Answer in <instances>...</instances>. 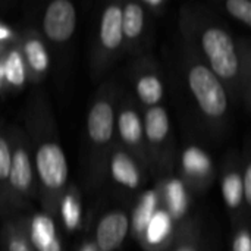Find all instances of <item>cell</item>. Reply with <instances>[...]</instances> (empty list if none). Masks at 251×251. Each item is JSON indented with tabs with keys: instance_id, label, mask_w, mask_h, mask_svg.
I'll use <instances>...</instances> for the list:
<instances>
[{
	"instance_id": "obj_1",
	"label": "cell",
	"mask_w": 251,
	"mask_h": 251,
	"mask_svg": "<svg viewBox=\"0 0 251 251\" xmlns=\"http://www.w3.org/2000/svg\"><path fill=\"white\" fill-rule=\"evenodd\" d=\"M188 84L203 113L210 118H219L226 112L228 100L225 90L209 68L203 65L191 68Z\"/></svg>"
},
{
	"instance_id": "obj_2",
	"label": "cell",
	"mask_w": 251,
	"mask_h": 251,
	"mask_svg": "<svg viewBox=\"0 0 251 251\" xmlns=\"http://www.w3.org/2000/svg\"><path fill=\"white\" fill-rule=\"evenodd\" d=\"M201 46L210 60L216 76L229 79L238 72V56L231 35L221 28H209L203 32Z\"/></svg>"
},
{
	"instance_id": "obj_3",
	"label": "cell",
	"mask_w": 251,
	"mask_h": 251,
	"mask_svg": "<svg viewBox=\"0 0 251 251\" xmlns=\"http://www.w3.org/2000/svg\"><path fill=\"white\" fill-rule=\"evenodd\" d=\"M35 165L41 182L51 190L65 185L68 179V162L63 150L53 143L40 146L35 154Z\"/></svg>"
},
{
	"instance_id": "obj_4",
	"label": "cell",
	"mask_w": 251,
	"mask_h": 251,
	"mask_svg": "<svg viewBox=\"0 0 251 251\" xmlns=\"http://www.w3.org/2000/svg\"><path fill=\"white\" fill-rule=\"evenodd\" d=\"M76 26V12L71 1L54 0L51 1L44 13L43 28L46 35L56 43L69 40Z\"/></svg>"
},
{
	"instance_id": "obj_5",
	"label": "cell",
	"mask_w": 251,
	"mask_h": 251,
	"mask_svg": "<svg viewBox=\"0 0 251 251\" xmlns=\"http://www.w3.org/2000/svg\"><path fill=\"white\" fill-rule=\"evenodd\" d=\"M128 218L115 212L106 215L97 226V244L103 251L116 250L128 234Z\"/></svg>"
},
{
	"instance_id": "obj_6",
	"label": "cell",
	"mask_w": 251,
	"mask_h": 251,
	"mask_svg": "<svg viewBox=\"0 0 251 251\" xmlns=\"http://www.w3.org/2000/svg\"><path fill=\"white\" fill-rule=\"evenodd\" d=\"M87 128L91 140L97 144H104L113 134V109L107 101H99L88 113Z\"/></svg>"
},
{
	"instance_id": "obj_7",
	"label": "cell",
	"mask_w": 251,
	"mask_h": 251,
	"mask_svg": "<svg viewBox=\"0 0 251 251\" xmlns=\"http://www.w3.org/2000/svg\"><path fill=\"white\" fill-rule=\"evenodd\" d=\"M100 41L109 50H115L122 43V9L116 4L109 6L101 16Z\"/></svg>"
},
{
	"instance_id": "obj_8",
	"label": "cell",
	"mask_w": 251,
	"mask_h": 251,
	"mask_svg": "<svg viewBox=\"0 0 251 251\" xmlns=\"http://www.w3.org/2000/svg\"><path fill=\"white\" fill-rule=\"evenodd\" d=\"M31 240L40 251H60L54 224L47 216L40 215L34 218L31 225Z\"/></svg>"
},
{
	"instance_id": "obj_9",
	"label": "cell",
	"mask_w": 251,
	"mask_h": 251,
	"mask_svg": "<svg viewBox=\"0 0 251 251\" xmlns=\"http://www.w3.org/2000/svg\"><path fill=\"white\" fill-rule=\"evenodd\" d=\"M9 179L12 185L16 190H26L31 184L32 179V171H31V163L24 150H16L12 156V163H10V171H9Z\"/></svg>"
},
{
	"instance_id": "obj_10",
	"label": "cell",
	"mask_w": 251,
	"mask_h": 251,
	"mask_svg": "<svg viewBox=\"0 0 251 251\" xmlns=\"http://www.w3.org/2000/svg\"><path fill=\"white\" fill-rule=\"evenodd\" d=\"M112 175L119 184L128 188H135L140 182V175L135 163L124 153L115 154L112 160Z\"/></svg>"
},
{
	"instance_id": "obj_11",
	"label": "cell",
	"mask_w": 251,
	"mask_h": 251,
	"mask_svg": "<svg viewBox=\"0 0 251 251\" xmlns=\"http://www.w3.org/2000/svg\"><path fill=\"white\" fill-rule=\"evenodd\" d=\"M169 132V118L163 107H151L146 115V134L151 143H160Z\"/></svg>"
},
{
	"instance_id": "obj_12",
	"label": "cell",
	"mask_w": 251,
	"mask_h": 251,
	"mask_svg": "<svg viewBox=\"0 0 251 251\" xmlns=\"http://www.w3.org/2000/svg\"><path fill=\"white\" fill-rule=\"evenodd\" d=\"M119 134L128 144H137L143 137V126L138 115L132 110H125L118 118Z\"/></svg>"
},
{
	"instance_id": "obj_13",
	"label": "cell",
	"mask_w": 251,
	"mask_h": 251,
	"mask_svg": "<svg viewBox=\"0 0 251 251\" xmlns=\"http://www.w3.org/2000/svg\"><path fill=\"white\" fill-rule=\"evenodd\" d=\"M144 26V12L138 3H128L122 12V32L128 38H137Z\"/></svg>"
},
{
	"instance_id": "obj_14",
	"label": "cell",
	"mask_w": 251,
	"mask_h": 251,
	"mask_svg": "<svg viewBox=\"0 0 251 251\" xmlns=\"http://www.w3.org/2000/svg\"><path fill=\"white\" fill-rule=\"evenodd\" d=\"M137 93L143 103L149 106H154L162 100V96H163L162 82L154 75H146L138 81Z\"/></svg>"
},
{
	"instance_id": "obj_15",
	"label": "cell",
	"mask_w": 251,
	"mask_h": 251,
	"mask_svg": "<svg viewBox=\"0 0 251 251\" xmlns=\"http://www.w3.org/2000/svg\"><path fill=\"white\" fill-rule=\"evenodd\" d=\"M147 240L150 244L162 243L171 232V218L165 212H157L153 215L147 225Z\"/></svg>"
},
{
	"instance_id": "obj_16",
	"label": "cell",
	"mask_w": 251,
	"mask_h": 251,
	"mask_svg": "<svg viewBox=\"0 0 251 251\" xmlns=\"http://www.w3.org/2000/svg\"><path fill=\"white\" fill-rule=\"evenodd\" d=\"M182 163L185 171L194 175H206L210 169L209 157L197 147H191L184 153Z\"/></svg>"
},
{
	"instance_id": "obj_17",
	"label": "cell",
	"mask_w": 251,
	"mask_h": 251,
	"mask_svg": "<svg viewBox=\"0 0 251 251\" xmlns=\"http://www.w3.org/2000/svg\"><path fill=\"white\" fill-rule=\"evenodd\" d=\"M222 193L225 203L231 207L235 209L241 204L243 201V179L237 174H231L225 176L224 184H222Z\"/></svg>"
},
{
	"instance_id": "obj_18",
	"label": "cell",
	"mask_w": 251,
	"mask_h": 251,
	"mask_svg": "<svg viewBox=\"0 0 251 251\" xmlns=\"http://www.w3.org/2000/svg\"><path fill=\"white\" fill-rule=\"evenodd\" d=\"M3 71V76H6V79L13 84V85H22L25 81V68H24V62L22 57L18 51H12L6 62L1 66Z\"/></svg>"
},
{
	"instance_id": "obj_19",
	"label": "cell",
	"mask_w": 251,
	"mask_h": 251,
	"mask_svg": "<svg viewBox=\"0 0 251 251\" xmlns=\"http://www.w3.org/2000/svg\"><path fill=\"white\" fill-rule=\"evenodd\" d=\"M154 207H156V197L153 193H147L134 213V226L138 232L147 228L150 219L154 215Z\"/></svg>"
},
{
	"instance_id": "obj_20",
	"label": "cell",
	"mask_w": 251,
	"mask_h": 251,
	"mask_svg": "<svg viewBox=\"0 0 251 251\" xmlns=\"http://www.w3.org/2000/svg\"><path fill=\"white\" fill-rule=\"evenodd\" d=\"M25 53H26V59L29 66L37 71V72H43L47 69L49 66V56L47 51L44 50L43 44L37 40H31L25 44Z\"/></svg>"
},
{
	"instance_id": "obj_21",
	"label": "cell",
	"mask_w": 251,
	"mask_h": 251,
	"mask_svg": "<svg viewBox=\"0 0 251 251\" xmlns=\"http://www.w3.org/2000/svg\"><path fill=\"white\" fill-rule=\"evenodd\" d=\"M168 201H169V206H171V210L174 215L179 216L184 213L187 199H185L184 187L179 181H172L168 185Z\"/></svg>"
},
{
	"instance_id": "obj_22",
	"label": "cell",
	"mask_w": 251,
	"mask_h": 251,
	"mask_svg": "<svg viewBox=\"0 0 251 251\" xmlns=\"http://www.w3.org/2000/svg\"><path fill=\"white\" fill-rule=\"evenodd\" d=\"M225 6L234 18L251 25V3L249 0H228Z\"/></svg>"
},
{
	"instance_id": "obj_23",
	"label": "cell",
	"mask_w": 251,
	"mask_h": 251,
	"mask_svg": "<svg viewBox=\"0 0 251 251\" xmlns=\"http://www.w3.org/2000/svg\"><path fill=\"white\" fill-rule=\"evenodd\" d=\"M62 218L68 228L74 229L79 222V207L71 196H68L62 203Z\"/></svg>"
},
{
	"instance_id": "obj_24",
	"label": "cell",
	"mask_w": 251,
	"mask_h": 251,
	"mask_svg": "<svg viewBox=\"0 0 251 251\" xmlns=\"http://www.w3.org/2000/svg\"><path fill=\"white\" fill-rule=\"evenodd\" d=\"M10 163H12V154L9 146L3 138H0V181L9 178Z\"/></svg>"
},
{
	"instance_id": "obj_25",
	"label": "cell",
	"mask_w": 251,
	"mask_h": 251,
	"mask_svg": "<svg viewBox=\"0 0 251 251\" xmlns=\"http://www.w3.org/2000/svg\"><path fill=\"white\" fill-rule=\"evenodd\" d=\"M234 251H251V240L247 232L238 234L234 241Z\"/></svg>"
},
{
	"instance_id": "obj_26",
	"label": "cell",
	"mask_w": 251,
	"mask_h": 251,
	"mask_svg": "<svg viewBox=\"0 0 251 251\" xmlns=\"http://www.w3.org/2000/svg\"><path fill=\"white\" fill-rule=\"evenodd\" d=\"M243 194L246 197V201L251 204V166L246 169L244 175V184H243Z\"/></svg>"
},
{
	"instance_id": "obj_27",
	"label": "cell",
	"mask_w": 251,
	"mask_h": 251,
	"mask_svg": "<svg viewBox=\"0 0 251 251\" xmlns=\"http://www.w3.org/2000/svg\"><path fill=\"white\" fill-rule=\"evenodd\" d=\"M9 251H29V250H28L26 244H25L22 240L15 238V240H12V241H10V244H9Z\"/></svg>"
},
{
	"instance_id": "obj_28",
	"label": "cell",
	"mask_w": 251,
	"mask_h": 251,
	"mask_svg": "<svg viewBox=\"0 0 251 251\" xmlns=\"http://www.w3.org/2000/svg\"><path fill=\"white\" fill-rule=\"evenodd\" d=\"M9 37H10V31H9L4 25H1V24H0V40L9 38Z\"/></svg>"
},
{
	"instance_id": "obj_29",
	"label": "cell",
	"mask_w": 251,
	"mask_h": 251,
	"mask_svg": "<svg viewBox=\"0 0 251 251\" xmlns=\"http://www.w3.org/2000/svg\"><path fill=\"white\" fill-rule=\"evenodd\" d=\"M147 3H149V4H151V6H157V4H160L162 1H160V0H156V1H150V0H149Z\"/></svg>"
},
{
	"instance_id": "obj_30",
	"label": "cell",
	"mask_w": 251,
	"mask_h": 251,
	"mask_svg": "<svg viewBox=\"0 0 251 251\" xmlns=\"http://www.w3.org/2000/svg\"><path fill=\"white\" fill-rule=\"evenodd\" d=\"M1 76H3V71H1V66H0V84H1Z\"/></svg>"
},
{
	"instance_id": "obj_31",
	"label": "cell",
	"mask_w": 251,
	"mask_h": 251,
	"mask_svg": "<svg viewBox=\"0 0 251 251\" xmlns=\"http://www.w3.org/2000/svg\"><path fill=\"white\" fill-rule=\"evenodd\" d=\"M84 251H93L91 249H87V250H84Z\"/></svg>"
},
{
	"instance_id": "obj_32",
	"label": "cell",
	"mask_w": 251,
	"mask_h": 251,
	"mask_svg": "<svg viewBox=\"0 0 251 251\" xmlns=\"http://www.w3.org/2000/svg\"><path fill=\"white\" fill-rule=\"evenodd\" d=\"M181 251H190V250H181Z\"/></svg>"
}]
</instances>
